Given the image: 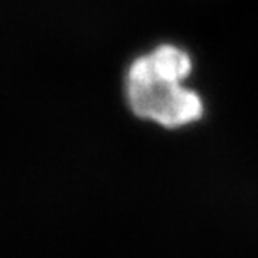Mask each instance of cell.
Masks as SVG:
<instances>
[{
	"label": "cell",
	"mask_w": 258,
	"mask_h": 258,
	"mask_svg": "<svg viewBox=\"0 0 258 258\" xmlns=\"http://www.w3.org/2000/svg\"><path fill=\"white\" fill-rule=\"evenodd\" d=\"M194 72V56L185 45L161 41L129 61L124 97L135 117L167 129H179L203 118L205 102L185 85Z\"/></svg>",
	"instance_id": "cell-1"
}]
</instances>
